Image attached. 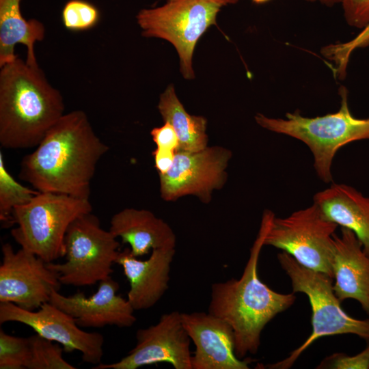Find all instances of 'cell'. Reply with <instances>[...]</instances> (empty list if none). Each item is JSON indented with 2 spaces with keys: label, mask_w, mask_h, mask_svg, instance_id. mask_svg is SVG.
<instances>
[{
  "label": "cell",
  "mask_w": 369,
  "mask_h": 369,
  "mask_svg": "<svg viewBox=\"0 0 369 369\" xmlns=\"http://www.w3.org/2000/svg\"><path fill=\"white\" fill-rule=\"evenodd\" d=\"M317 368L368 369L369 343L361 352L355 355L335 353L327 357Z\"/></svg>",
  "instance_id": "cell-26"
},
{
  "label": "cell",
  "mask_w": 369,
  "mask_h": 369,
  "mask_svg": "<svg viewBox=\"0 0 369 369\" xmlns=\"http://www.w3.org/2000/svg\"><path fill=\"white\" fill-rule=\"evenodd\" d=\"M0 303H12L27 310L38 309L59 291V275L35 254L12 245L1 246Z\"/></svg>",
  "instance_id": "cell-11"
},
{
  "label": "cell",
  "mask_w": 369,
  "mask_h": 369,
  "mask_svg": "<svg viewBox=\"0 0 369 369\" xmlns=\"http://www.w3.org/2000/svg\"><path fill=\"white\" fill-rule=\"evenodd\" d=\"M28 369H75L63 357L64 348L38 334L29 337Z\"/></svg>",
  "instance_id": "cell-23"
},
{
  "label": "cell",
  "mask_w": 369,
  "mask_h": 369,
  "mask_svg": "<svg viewBox=\"0 0 369 369\" xmlns=\"http://www.w3.org/2000/svg\"><path fill=\"white\" fill-rule=\"evenodd\" d=\"M252 1H254V3H266L270 0H251Z\"/></svg>",
  "instance_id": "cell-31"
},
{
  "label": "cell",
  "mask_w": 369,
  "mask_h": 369,
  "mask_svg": "<svg viewBox=\"0 0 369 369\" xmlns=\"http://www.w3.org/2000/svg\"><path fill=\"white\" fill-rule=\"evenodd\" d=\"M274 217L271 210L263 213L258 233L241 277L211 286L208 312L230 325L234 334L235 354L239 359L247 353H257L265 325L296 300L293 292H277L258 277L259 256Z\"/></svg>",
  "instance_id": "cell-2"
},
{
  "label": "cell",
  "mask_w": 369,
  "mask_h": 369,
  "mask_svg": "<svg viewBox=\"0 0 369 369\" xmlns=\"http://www.w3.org/2000/svg\"><path fill=\"white\" fill-rule=\"evenodd\" d=\"M150 135L158 149L177 151L179 148V139L174 127L169 123L160 127H155Z\"/></svg>",
  "instance_id": "cell-28"
},
{
  "label": "cell",
  "mask_w": 369,
  "mask_h": 369,
  "mask_svg": "<svg viewBox=\"0 0 369 369\" xmlns=\"http://www.w3.org/2000/svg\"><path fill=\"white\" fill-rule=\"evenodd\" d=\"M231 157V151L222 146H207L196 152L178 150L171 168L159 174L161 197L175 201L192 195L205 203L210 202L213 192L227 180Z\"/></svg>",
  "instance_id": "cell-10"
},
{
  "label": "cell",
  "mask_w": 369,
  "mask_h": 369,
  "mask_svg": "<svg viewBox=\"0 0 369 369\" xmlns=\"http://www.w3.org/2000/svg\"><path fill=\"white\" fill-rule=\"evenodd\" d=\"M340 3L348 25L364 29L369 24V0H341Z\"/></svg>",
  "instance_id": "cell-27"
},
{
  "label": "cell",
  "mask_w": 369,
  "mask_h": 369,
  "mask_svg": "<svg viewBox=\"0 0 369 369\" xmlns=\"http://www.w3.org/2000/svg\"><path fill=\"white\" fill-rule=\"evenodd\" d=\"M62 19L64 26L69 31H87L98 24L100 12L87 1L69 0L62 9Z\"/></svg>",
  "instance_id": "cell-24"
},
{
  "label": "cell",
  "mask_w": 369,
  "mask_h": 369,
  "mask_svg": "<svg viewBox=\"0 0 369 369\" xmlns=\"http://www.w3.org/2000/svg\"><path fill=\"white\" fill-rule=\"evenodd\" d=\"M338 225L327 219L314 203L289 216L273 218L264 245L279 249L303 266L333 279V234Z\"/></svg>",
  "instance_id": "cell-9"
},
{
  "label": "cell",
  "mask_w": 369,
  "mask_h": 369,
  "mask_svg": "<svg viewBox=\"0 0 369 369\" xmlns=\"http://www.w3.org/2000/svg\"><path fill=\"white\" fill-rule=\"evenodd\" d=\"M308 2H319L328 7H332L337 3H340L341 0H304Z\"/></svg>",
  "instance_id": "cell-30"
},
{
  "label": "cell",
  "mask_w": 369,
  "mask_h": 369,
  "mask_svg": "<svg viewBox=\"0 0 369 369\" xmlns=\"http://www.w3.org/2000/svg\"><path fill=\"white\" fill-rule=\"evenodd\" d=\"M176 151L166 150L156 148L152 155L154 156V165L159 174L166 173L172 166Z\"/></svg>",
  "instance_id": "cell-29"
},
{
  "label": "cell",
  "mask_w": 369,
  "mask_h": 369,
  "mask_svg": "<svg viewBox=\"0 0 369 369\" xmlns=\"http://www.w3.org/2000/svg\"><path fill=\"white\" fill-rule=\"evenodd\" d=\"M158 109L165 122L176 131L180 150L196 152L207 147V120L202 116L190 115L178 98L174 87L169 85L161 95Z\"/></svg>",
  "instance_id": "cell-21"
},
{
  "label": "cell",
  "mask_w": 369,
  "mask_h": 369,
  "mask_svg": "<svg viewBox=\"0 0 369 369\" xmlns=\"http://www.w3.org/2000/svg\"><path fill=\"white\" fill-rule=\"evenodd\" d=\"M238 0H167L161 6L141 9L137 14L141 34L167 40L180 57L186 79L195 77L192 57L197 42L211 25H217L221 9Z\"/></svg>",
  "instance_id": "cell-7"
},
{
  "label": "cell",
  "mask_w": 369,
  "mask_h": 369,
  "mask_svg": "<svg viewBox=\"0 0 369 369\" xmlns=\"http://www.w3.org/2000/svg\"><path fill=\"white\" fill-rule=\"evenodd\" d=\"M137 344L120 361L99 364L94 369H137L158 363H168L175 369H192L191 339L185 330L181 313L163 314L159 322L136 333Z\"/></svg>",
  "instance_id": "cell-13"
},
{
  "label": "cell",
  "mask_w": 369,
  "mask_h": 369,
  "mask_svg": "<svg viewBox=\"0 0 369 369\" xmlns=\"http://www.w3.org/2000/svg\"><path fill=\"white\" fill-rule=\"evenodd\" d=\"M39 191L20 184L6 169L3 154L0 152V220L10 227L13 223L12 213L19 206L29 202Z\"/></svg>",
  "instance_id": "cell-22"
},
{
  "label": "cell",
  "mask_w": 369,
  "mask_h": 369,
  "mask_svg": "<svg viewBox=\"0 0 369 369\" xmlns=\"http://www.w3.org/2000/svg\"><path fill=\"white\" fill-rule=\"evenodd\" d=\"M119 284L110 276L99 282L97 291L89 297L81 292L65 296L54 291L49 302L71 315L81 327H130L136 322L135 310L117 294Z\"/></svg>",
  "instance_id": "cell-15"
},
{
  "label": "cell",
  "mask_w": 369,
  "mask_h": 369,
  "mask_svg": "<svg viewBox=\"0 0 369 369\" xmlns=\"http://www.w3.org/2000/svg\"><path fill=\"white\" fill-rule=\"evenodd\" d=\"M277 260L291 281L292 292L304 293L312 308V331L306 340L284 359L268 365L271 369L290 368L312 343L321 337L354 334L369 342V318L359 320L348 315L333 289V278L308 269L285 251Z\"/></svg>",
  "instance_id": "cell-6"
},
{
  "label": "cell",
  "mask_w": 369,
  "mask_h": 369,
  "mask_svg": "<svg viewBox=\"0 0 369 369\" xmlns=\"http://www.w3.org/2000/svg\"><path fill=\"white\" fill-rule=\"evenodd\" d=\"M16 322L33 329L39 336L61 344L64 351H78L83 361L98 365L103 356V336L81 329L70 314L51 303L37 311L27 310L12 303H0V324Z\"/></svg>",
  "instance_id": "cell-12"
},
{
  "label": "cell",
  "mask_w": 369,
  "mask_h": 369,
  "mask_svg": "<svg viewBox=\"0 0 369 369\" xmlns=\"http://www.w3.org/2000/svg\"><path fill=\"white\" fill-rule=\"evenodd\" d=\"M109 230L123 243L129 244L131 253L135 257L155 249L176 246V235L172 228L145 209L127 208L119 211L111 217Z\"/></svg>",
  "instance_id": "cell-18"
},
{
  "label": "cell",
  "mask_w": 369,
  "mask_h": 369,
  "mask_svg": "<svg viewBox=\"0 0 369 369\" xmlns=\"http://www.w3.org/2000/svg\"><path fill=\"white\" fill-rule=\"evenodd\" d=\"M109 231L101 228L92 213L76 219L65 236L66 262L47 263L57 272L62 284L74 286L94 285L113 272L120 243Z\"/></svg>",
  "instance_id": "cell-8"
},
{
  "label": "cell",
  "mask_w": 369,
  "mask_h": 369,
  "mask_svg": "<svg viewBox=\"0 0 369 369\" xmlns=\"http://www.w3.org/2000/svg\"><path fill=\"white\" fill-rule=\"evenodd\" d=\"M87 198L66 194L38 192L29 202L16 207L11 235L22 248L46 263L65 256V236L78 217L92 213Z\"/></svg>",
  "instance_id": "cell-5"
},
{
  "label": "cell",
  "mask_w": 369,
  "mask_h": 369,
  "mask_svg": "<svg viewBox=\"0 0 369 369\" xmlns=\"http://www.w3.org/2000/svg\"><path fill=\"white\" fill-rule=\"evenodd\" d=\"M313 203L327 219L352 230L369 256V197L350 185L333 183L316 193Z\"/></svg>",
  "instance_id": "cell-19"
},
{
  "label": "cell",
  "mask_w": 369,
  "mask_h": 369,
  "mask_svg": "<svg viewBox=\"0 0 369 369\" xmlns=\"http://www.w3.org/2000/svg\"><path fill=\"white\" fill-rule=\"evenodd\" d=\"M21 0H0V67L14 60L16 44L27 47L26 61L38 63L35 44L45 37V27L38 19H26L20 10Z\"/></svg>",
  "instance_id": "cell-20"
},
{
  "label": "cell",
  "mask_w": 369,
  "mask_h": 369,
  "mask_svg": "<svg viewBox=\"0 0 369 369\" xmlns=\"http://www.w3.org/2000/svg\"><path fill=\"white\" fill-rule=\"evenodd\" d=\"M340 109L322 116L305 117L299 112L287 113L285 118L257 113L258 124L270 131L290 136L304 143L314 157V167L324 182L333 181L331 167L337 152L349 143L369 139V118H357L351 113L347 91L340 90Z\"/></svg>",
  "instance_id": "cell-4"
},
{
  "label": "cell",
  "mask_w": 369,
  "mask_h": 369,
  "mask_svg": "<svg viewBox=\"0 0 369 369\" xmlns=\"http://www.w3.org/2000/svg\"><path fill=\"white\" fill-rule=\"evenodd\" d=\"M174 255L175 248L155 249L147 260H141L128 248L120 251L115 263L122 267L129 282L127 299L135 310L152 308L168 289Z\"/></svg>",
  "instance_id": "cell-16"
},
{
  "label": "cell",
  "mask_w": 369,
  "mask_h": 369,
  "mask_svg": "<svg viewBox=\"0 0 369 369\" xmlns=\"http://www.w3.org/2000/svg\"><path fill=\"white\" fill-rule=\"evenodd\" d=\"M183 326L195 346L192 369H248L250 359L235 354L234 331L223 319L209 312L181 313Z\"/></svg>",
  "instance_id": "cell-14"
},
{
  "label": "cell",
  "mask_w": 369,
  "mask_h": 369,
  "mask_svg": "<svg viewBox=\"0 0 369 369\" xmlns=\"http://www.w3.org/2000/svg\"><path fill=\"white\" fill-rule=\"evenodd\" d=\"M60 92L38 63L18 56L0 67V144L7 149L36 147L64 115Z\"/></svg>",
  "instance_id": "cell-3"
},
{
  "label": "cell",
  "mask_w": 369,
  "mask_h": 369,
  "mask_svg": "<svg viewBox=\"0 0 369 369\" xmlns=\"http://www.w3.org/2000/svg\"><path fill=\"white\" fill-rule=\"evenodd\" d=\"M29 353V338L11 336L0 329V369L25 368Z\"/></svg>",
  "instance_id": "cell-25"
},
{
  "label": "cell",
  "mask_w": 369,
  "mask_h": 369,
  "mask_svg": "<svg viewBox=\"0 0 369 369\" xmlns=\"http://www.w3.org/2000/svg\"><path fill=\"white\" fill-rule=\"evenodd\" d=\"M333 289L340 302L357 301L369 316V256L355 234L341 228L333 234Z\"/></svg>",
  "instance_id": "cell-17"
},
{
  "label": "cell",
  "mask_w": 369,
  "mask_h": 369,
  "mask_svg": "<svg viewBox=\"0 0 369 369\" xmlns=\"http://www.w3.org/2000/svg\"><path fill=\"white\" fill-rule=\"evenodd\" d=\"M108 149L86 113L72 111L64 113L35 150L24 156L18 176L39 192L89 199L97 164Z\"/></svg>",
  "instance_id": "cell-1"
}]
</instances>
